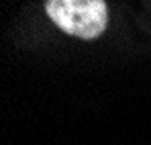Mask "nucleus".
I'll use <instances>...</instances> for the list:
<instances>
[{"label": "nucleus", "mask_w": 151, "mask_h": 145, "mask_svg": "<svg viewBox=\"0 0 151 145\" xmlns=\"http://www.w3.org/2000/svg\"><path fill=\"white\" fill-rule=\"evenodd\" d=\"M45 12L61 31L86 41L100 37L108 23L104 0H47Z\"/></svg>", "instance_id": "obj_1"}]
</instances>
